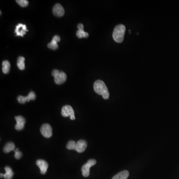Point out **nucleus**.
Wrapping results in <instances>:
<instances>
[{"instance_id": "obj_1", "label": "nucleus", "mask_w": 179, "mask_h": 179, "mask_svg": "<svg viewBox=\"0 0 179 179\" xmlns=\"http://www.w3.org/2000/svg\"><path fill=\"white\" fill-rule=\"evenodd\" d=\"M94 91L98 94L101 95L104 100L109 98L110 94L107 86L103 81L98 80L95 81L94 84Z\"/></svg>"}, {"instance_id": "obj_2", "label": "nucleus", "mask_w": 179, "mask_h": 179, "mask_svg": "<svg viewBox=\"0 0 179 179\" xmlns=\"http://www.w3.org/2000/svg\"><path fill=\"white\" fill-rule=\"evenodd\" d=\"M125 27L124 25H118L114 28L113 37L114 40L118 43L123 41L125 32Z\"/></svg>"}, {"instance_id": "obj_3", "label": "nucleus", "mask_w": 179, "mask_h": 179, "mask_svg": "<svg viewBox=\"0 0 179 179\" xmlns=\"http://www.w3.org/2000/svg\"><path fill=\"white\" fill-rule=\"evenodd\" d=\"M52 75L54 77V81L58 85H61L66 82L67 75L64 72L60 71L58 70H53L52 72Z\"/></svg>"}, {"instance_id": "obj_4", "label": "nucleus", "mask_w": 179, "mask_h": 179, "mask_svg": "<svg viewBox=\"0 0 179 179\" xmlns=\"http://www.w3.org/2000/svg\"><path fill=\"white\" fill-rule=\"evenodd\" d=\"M97 161L96 160L90 159L88 160L86 164H84L82 167V174L85 177H87L90 175V169L91 167L94 166L96 164Z\"/></svg>"}, {"instance_id": "obj_5", "label": "nucleus", "mask_w": 179, "mask_h": 179, "mask_svg": "<svg viewBox=\"0 0 179 179\" xmlns=\"http://www.w3.org/2000/svg\"><path fill=\"white\" fill-rule=\"evenodd\" d=\"M40 132L45 138H50L52 135V129L49 124H44L40 128Z\"/></svg>"}, {"instance_id": "obj_6", "label": "nucleus", "mask_w": 179, "mask_h": 179, "mask_svg": "<svg viewBox=\"0 0 179 179\" xmlns=\"http://www.w3.org/2000/svg\"><path fill=\"white\" fill-rule=\"evenodd\" d=\"M36 98V94L33 91L30 92L27 97L22 96H18L17 97V100L20 104H24L27 101H29L31 100H35Z\"/></svg>"}, {"instance_id": "obj_7", "label": "nucleus", "mask_w": 179, "mask_h": 179, "mask_svg": "<svg viewBox=\"0 0 179 179\" xmlns=\"http://www.w3.org/2000/svg\"><path fill=\"white\" fill-rule=\"evenodd\" d=\"M28 31L27 25L22 24H18L15 27V33H16V36H23Z\"/></svg>"}, {"instance_id": "obj_8", "label": "nucleus", "mask_w": 179, "mask_h": 179, "mask_svg": "<svg viewBox=\"0 0 179 179\" xmlns=\"http://www.w3.org/2000/svg\"><path fill=\"white\" fill-rule=\"evenodd\" d=\"M15 119L17 121V124L15 125V129L17 131H21L24 129L25 124L26 122L25 118L22 116L19 115L15 117Z\"/></svg>"}, {"instance_id": "obj_9", "label": "nucleus", "mask_w": 179, "mask_h": 179, "mask_svg": "<svg viewBox=\"0 0 179 179\" xmlns=\"http://www.w3.org/2000/svg\"><path fill=\"white\" fill-rule=\"evenodd\" d=\"M36 165L39 167L40 170V173L42 174H45L47 172L48 167V164L46 161L44 160L39 159L36 161Z\"/></svg>"}, {"instance_id": "obj_10", "label": "nucleus", "mask_w": 179, "mask_h": 179, "mask_svg": "<svg viewBox=\"0 0 179 179\" xmlns=\"http://www.w3.org/2000/svg\"><path fill=\"white\" fill-rule=\"evenodd\" d=\"M53 14L56 17H61L64 15L65 13L64 8L60 4H56L53 7Z\"/></svg>"}, {"instance_id": "obj_11", "label": "nucleus", "mask_w": 179, "mask_h": 179, "mask_svg": "<svg viewBox=\"0 0 179 179\" xmlns=\"http://www.w3.org/2000/svg\"><path fill=\"white\" fill-rule=\"evenodd\" d=\"M61 114L63 117H70L72 115H75L72 107L69 105L64 106L63 107L61 111Z\"/></svg>"}, {"instance_id": "obj_12", "label": "nucleus", "mask_w": 179, "mask_h": 179, "mask_svg": "<svg viewBox=\"0 0 179 179\" xmlns=\"http://www.w3.org/2000/svg\"><path fill=\"white\" fill-rule=\"evenodd\" d=\"M60 41V37L59 35H56L53 36L51 41L48 44L47 46L49 48L51 49L52 50H56L58 48V45L57 44V42H58Z\"/></svg>"}, {"instance_id": "obj_13", "label": "nucleus", "mask_w": 179, "mask_h": 179, "mask_svg": "<svg viewBox=\"0 0 179 179\" xmlns=\"http://www.w3.org/2000/svg\"><path fill=\"white\" fill-rule=\"evenodd\" d=\"M87 146V142L84 140H80L76 143V149L79 153H82L85 151Z\"/></svg>"}, {"instance_id": "obj_14", "label": "nucleus", "mask_w": 179, "mask_h": 179, "mask_svg": "<svg viewBox=\"0 0 179 179\" xmlns=\"http://www.w3.org/2000/svg\"><path fill=\"white\" fill-rule=\"evenodd\" d=\"M5 169L6 171V173L5 174H1V177L2 178L3 177L5 179H11L13 178L14 173L11 168H10V167L6 166L5 167Z\"/></svg>"}, {"instance_id": "obj_15", "label": "nucleus", "mask_w": 179, "mask_h": 179, "mask_svg": "<svg viewBox=\"0 0 179 179\" xmlns=\"http://www.w3.org/2000/svg\"><path fill=\"white\" fill-rule=\"evenodd\" d=\"M129 173L127 170H124L117 174L112 179H127L129 176Z\"/></svg>"}, {"instance_id": "obj_16", "label": "nucleus", "mask_w": 179, "mask_h": 179, "mask_svg": "<svg viewBox=\"0 0 179 179\" xmlns=\"http://www.w3.org/2000/svg\"><path fill=\"white\" fill-rule=\"evenodd\" d=\"M15 145L12 142H8L6 144L3 148V151L5 153H8L12 151H15Z\"/></svg>"}, {"instance_id": "obj_17", "label": "nucleus", "mask_w": 179, "mask_h": 179, "mask_svg": "<svg viewBox=\"0 0 179 179\" xmlns=\"http://www.w3.org/2000/svg\"><path fill=\"white\" fill-rule=\"evenodd\" d=\"M25 58L22 56H20L18 58L17 60V66L21 70H23L25 69Z\"/></svg>"}, {"instance_id": "obj_18", "label": "nucleus", "mask_w": 179, "mask_h": 179, "mask_svg": "<svg viewBox=\"0 0 179 179\" xmlns=\"http://www.w3.org/2000/svg\"><path fill=\"white\" fill-rule=\"evenodd\" d=\"M11 64L7 60H5L2 63V70L4 74H8L10 72Z\"/></svg>"}, {"instance_id": "obj_19", "label": "nucleus", "mask_w": 179, "mask_h": 179, "mask_svg": "<svg viewBox=\"0 0 179 179\" xmlns=\"http://www.w3.org/2000/svg\"><path fill=\"white\" fill-rule=\"evenodd\" d=\"M76 35L79 38H87L89 36V34L88 32H85L84 30H78L77 31Z\"/></svg>"}, {"instance_id": "obj_20", "label": "nucleus", "mask_w": 179, "mask_h": 179, "mask_svg": "<svg viewBox=\"0 0 179 179\" xmlns=\"http://www.w3.org/2000/svg\"><path fill=\"white\" fill-rule=\"evenodd\" d=\"M76 143L74 141L71 140L68 142L67 144L66 148L69 150H75Z\"/></svg>"}, {"instance_id": "obj_21", "label": "nucleus", "mask_w": 179, "mask_h": 179, "mask_svg": "<svg viewBox=\"0 0 179 179\" xmlns=\"http://www.w3.org/2000/svg\"><path fill=\"white\" fill-rule=\"evenodd\" d=\"M16 2L22 7H27L28 5V2L27 0H17Z\"/></svg>"}, {"instance_id": "obj_22", "label": "nucleus", "mask_w": 179, "mask_h": 179, "mask_svg": "<svg viewBox=\"0 0 179 179\" xmlns=\"http://www.w3.org/2000/svg\"><path fill=\"white\" fill-rule=\"evenodd\" d=\"M14 151L15 152V158L17 159H19L21 158L22 155V153L19 151L18 149H16Z\"/></svg>"}, {"instance_id": "obj_23", "label": "nucleus", "mask_w": 179, "mask_h": 179, "mask_svg": "<svg viewBox=\"0 0 179 179\" xmlns=\"http://www.w3.org/2000/svg\"><path fill=\"white\" fill-rule=\"evenodd\" d=\"M79 30H84V25L82 24H79L77 25Z\"/></svg>"}]
</instances>
